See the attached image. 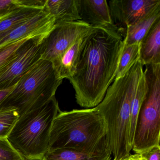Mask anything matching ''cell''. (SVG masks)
I'll list each match as a JSON object with an SVG mask.
<instances>
[{"instance_id": "6da1fadb", "label": "cell", "mask_w": 160, "mask_h": 160, "mask_svg": "<svg viewBox=\"0 0 160 160\" xmlns=\"http://www.w3.org/2000/svg\"><path fill=\"white\" fill-rule=\"evenodd\" d=\"M123 38L115 27H94L82 48L74 73L69 78L82 107L97 106L115 79Z\"/></svg>"}, {"instance_id": "7a4b0ae2", "label": "cell", "mask_w": 160, "mask_h": 160, "mask_svg": "<svg viewBox=\"0 0 160 160\" xmlns=\"http://www.w3.org/2000/svg\"><path fill=\"white\" fill-rule=\"evenodd\" d=\"M143 66L137 61L123 76L114 80L102 101L94 108L103 119L113 160H124L131 154V102L144 74Z\"/></svg>"}, {"instance_id": "3957f363", "label": "cell", "mask_w": 160, "mask_h": 160, "mask_svg": "<svg viewBox=\"0 0 160 160\" xmlns=\"http://www.w3.org/2000/svg\"><path fill=\"white\" fill-rule=\"evenodd\" d=\"M58 148L92 155L111 152L103 119L94 108L59 112L52 124L48 151Z\"/></svg>"}, {"instance_id": "277c9868", "label": "cell", "mask_w": 160, "mask_h": 160, "mask_svg": "<svg viewBox=\"0 0 160 160\" xmlns=\"http://www.w3.org/2000/svg\"><path fill=\"white\" fill-rule=\"evenodd\" d=\"M60 111L55 96L19 116L7 138L26 160H42L48 150L53 121Z\"/></svg>"}, {"instance_id": "5b68a950", "label": "cell", "mask_w": 160, "mask_h": 160, "mask_svg": "<svg viewBox=\"0 0 160 160\" xmlns=\"http://www.w3.org/2000/svg\"><path fill=\"white\" fill-rule=\"evenodd\" d=\"M62 81L53 63L41 59L26 72L0 103V110L15 109L19 117L38 108L55 96Z\"/></svg>"}, {"instance_id": "8992f818", "label": "cell", "mask_w": 160, "mask_h": 160, "mask_svg": "<svg viewBox=\"0 0 160 160\" xmlns=\"http://www.w3.org/2000/svg\"><path fill=\"white\" fill-rule=\"evenodd\" d=\"M147 90L137 118L132 149L141 153L160 146V63L146 65Z\"/></svg>"}, {"instance_id": "52a82bcc", "label": "cell", "mask_w": 160, "mask_h": 160, "mask_svg": "<svg viewBox=\"0 0 160 160\" xmlns=\"http://www.w3.org/2000/svg\"><path fill=\"white\" fill-rule=\"evenodd\" d=\"M93 28L81 20L56 24L43 42L41 59L55 63L73 44Z\"/></svg>"}, {"instance_id": "ba28073f", "label": "cell", "mask_w": 160, "mask_h": 160, "mask_svg": "<svg viewBox=\"0 0 160 160\" xmlns=\"http://www.w3.org/2000/svg\"><path fill=\"white\" fill-rule=\"evenodd\" d=\"M45 38L30 39L19 48L13 60L0 71V90L15 86L26 72L41 59Z\"/></svg>"}, {"instance_id": "9c48e42d", "label": "cell", "mask_w": 160, "mask_h": 160, "mask_svg": "<svg viewBox=\"0 0 160 160\" xmlns=\"http://www.w3.org/2000/svg\"><path fill=\"white\" fill-rule=\"evenodd\" d=\"M108 4L113 25L123 38L126 28L160 5V0H111Z\"/></svg>"}, {"instance_id": "30bf717a", "label": "cell", "mask_w": 160, "mask_h": 160, "mask_svg": "<svg viewBox=\"0 0 160 160\" xmlns=\"http://www.w3.org/2000/svg\"><path fill=\"white\" fill-rule=\"evenodd\" d=\"M56 25V20L43 10L28 21L17 28L0 41V50L5 47L27 38L46 37Z\"/></svg>"}, {"instance_id": "8fae6325", "label": "cell", "mask_w": 160, "mask_h": 160, "mask_svg": "<svg viewBox=\"0 0 160 160\" xmlns=\"http://www.w3.org/2000/svg\"><path fill=\"white\" fill-rule=\"evenodd\" d=\"M80 20L92 27H115L106 0H78Z\"/></svg>"}, {"instance_id": "7c38bea8", "label": "cell", "mask_w": 160, "mask_h": 160, "mask_svg": "<svg viewBox=\"0 0 160 160\" xmlns=\"http://www.w3.org/2000/svg\"><path fill=\"white\" fill-rule=\"evenodd\" d=\"M139 59L143 66L160 63V18L140 41Z\"/></svg>"}, {"instance_id": "4fadbf2b", "label": "cell", "mask_w": 160, "mask_h": 160, "mask_svg": "<svg viewBox=\"0 0 160 160\" xmlns=\"http://www.w3.org/2000/svg\"><path fill=\"white\" fill-rule=\"evenodd\" d=\"M90 32L73 44L61 58L53 63L59 78L62 80L64 78L69 79L74 73L82 48Z\"/></svg>"}, {"instance_id": "5bb4252c", "label": "cell", "mask_w": 160, "mask_h": 160, "mask_svg": "<svg viewBox=\"0 0 160 160\" xmlns=\"http://www.w3.org/2000/svg\"><path fill=\"white\" fill-rule=\"evenodd\" d=\"M44 10L54 17L56 24L81 20L78 0H46Z\"/></svg>"}, {"instance_id": "9a60e30c", "label": "cell", "mask_w": 160, "mask_h": 160, "mask_svg": "<svg viewBox=\"0 0 160 160\" xmlns=\"http://www.w3.org/2000/svg\"><path fill=\"white\" fill-rule=\"evenodd\" d=\"M159 18H160V4L155 7L139 21L126 28L123 36L124 44L139 43L153 23Z\"/></svg>"}, {"instance_id": "2e32d148", "label": "cell", "mask_w": 160, "mask_h": 160, "mask_svg": "<svg viewBox=\"0 0 160 160\" xmlns=\"http://www.w3.org/2000/svg\"><path fill=\"white\" fill-rule=\"evenodd\" d=\"M42 10L36 8H23L0 19V41Z\"/></svg>"}, {"instance_id": "e0dca14e", "label": "cell", "mask_w": 160, "mask_h": 160, "mask_svg": "<svg viewBox=\"0 0 160 160\" xmlns=\"http://www.w3.org/2000/svg\"><path fill=\"white\" fill-rule=\"evenodd\" d=\"M111 152L92 155L70 148L48 151L42 160H111Z\"/></svg>"}, {"instance_id": "ac0fdd59", "label": "cell", "mask_w": 160, "mask_h": 160, "mask_svg": "<svg viewBox=\"0 0 160 160\" xmlns=\"http://www.w3.org/2000/svg\"><path fill=\"white\" fill-rule=\"evenodd\" d=\"M139 59V43L125 45L123 43L115 79L123 76Z\"/></svg>"}, {"instance_id": "d6986e66", "label": "cell", "mask_w": 160, "mask_h": 160, "mask_svg": "<svg viewBox=\"0 0 160 160\" xmlns=\"http://www.w3.org/2000/svg\"><path fill=\"white\" fill-rule=\"evenodd\" d=\"M147 90V83L144 75L141 78L131 102L130 118V140L132 146L136 123L138 112Z\"/></svg>"}, {"instance_id": "ffe728a7", "label": "cell", "mask_w": 160, "mask_h": 160, "mask_svg": "<svg viewBox=\"0 0 160 160\" xmlns=\"http://www.w3.org/2000/svg\"><path fill=\"white\" fill-rule=\"evenodd\" d=\"M19 115L12 109L0 110V138H7L14 126Z\"/></svg>"}, {"instance_id": "44dd1931", "label": "cell", "mask_w": 160, "mask_h": 160, "mask_svg": "<svg viewBox=\"0 0 160 160\" xmlns=\"http://www.w3.org/2000/svg\"><path fill=\"white\" fill-rule=\"evenodd\" d=\"M27 38L14 43L0 50V71L9 64L16 57L19 48L28 40Z\"/></svg>"}, {"instance_id": "7402d4cb", "label": "cell", "mask_w": 160, "mask_h": 160, "mask_svg": "<svg viewBox=\"0 0 160 160\" xmlns=\"http://www.w3.org/2000/svg\"><path fill=\"white\" fill-rule=\"evenodd\" d=\"M0 160H26L13 148L7 138H0Z\"/></svg>"}, {"instance_id": "603a6c76", "label": "cell", "mask_w": 160, "mask_h": 160, "mask_svg": "<svg viewBox=\"0 0 160 160\" xmlns=\"http://www.w3.org/2000/svg\"><path fill=\"white\" fill-rule=\"evenodd\" d=\"M140 154L143 160H160V146L152 147Z\"/></svg>"}, {"instance_id": "cb8c5ba5", "label": "cell", "mask_w": 160, "mask_h": 160, "mask_svg": "<svg viewBox=\"0 0 160 160\" xmlns=\"http://www.w3.org/2000/svg\"><path fill=\"white\" fill-rule=\"evenodd\" d=\"M14 87H11L9 88L1 90H0V103L3 101V100L7 97V95L12 91V90L13 88Z\"/></svg>"}, {"instance_id": "d4e9b609", "label": "cell", "mask_w": 160, "mask_h": 160, "mask_svg": "<svg viewBox=\"0 0 160 160\" xmlns=\"http://www.w3.org/2000/svg\"><path fill=\"white\" fill-rule=\"evenodd\" d=\"M126 160H143L140 153H136L135 154H130Z\"/></svg>"}, {"instance_id": "484cf974", "label": "cell", "mask_w": 160, "mask_h": 160, "mask_svg": "<svg viewBox=\"0 0 160 160\" xmlns=\"http://www.w3.org/2000/svg\"><path fill=\"white\" fill-rule=\"evenodd\" d=\"M127 160V158H126V159H125V160Z\"/></svg>"}]
</instances>
